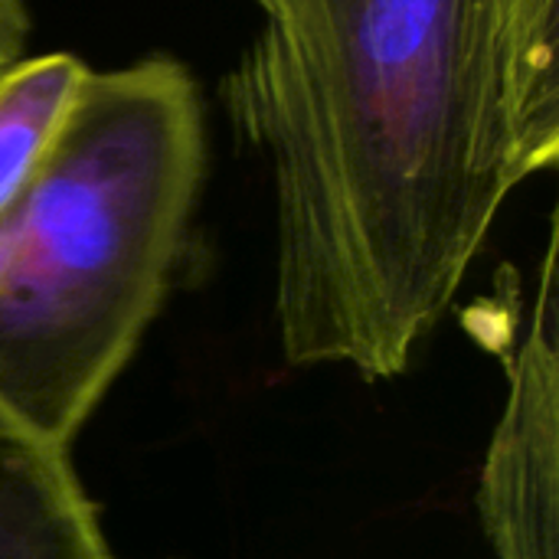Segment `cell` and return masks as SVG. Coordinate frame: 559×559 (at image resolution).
I'll return each mask as SVG.
<instances>
[{"label": "cell", "instance_id": "obj_1", "mask_svg": "<svg viewBox=\"0 0 559 559\" xmlns=\"http://www.w3.org/2000/svg\"><path fill=\"white\" fill-rule=\"evenodd\" d=\"M223 82L275 193L285 360L400 377L559 157V0H252Z\"/></svg>", "mask_w": 559, "mask_h": 559}, {"label": "cell", "instance_id": "obj_2", "mask_svg": "<svg viewBox=\"0 0 559 559\" xmlns=\"http://www.w3.org/2000/svg\"><path fill=\"white\" fill-rule=\"evenodd\" d=\"M206 170L190 69L88 75L39 174L0 210V406L72 445L157 318Z\"/></svg>", "mask_w": 559, "mask_h": 559}, {"label": "cell", "instance_id": "obj_3", "mask_svg": "<svg viewBox=\"0 0 559 559\" xmlns=\"http://www.w3.org/2000/svg\"><path fill=\"white\" fill-rule=\"evenodd\" d=\"M557 229L531 331L511 357V390L481 472V521L498 559H559Z\"/></svg>", "mask_w": 559, "mask_h": 559}, {"label": "cell", "instance_id": "obj_4", "mask_svg": "<svg viewBox=\"0 0 559 559\" xmlns=\"http://www.w3.org/2000/svg\"><path fill=\"white\" fill-rule=\"evenodd\" d=\"M0 559H121L69 449L0 406Z\"/></svg>", "mask_w": 559, "mask_h": 559}, {"label": "cell", "instance_id": "obj_5", "mask_svg": "<svg viewBox=\"0 0 559 559\" xmlns=\"http://www.w3.org/2000/svg\"><path fill=\"white\" fill-rule=\"evenodd\" d=\"M92 69L72 52L20 59L0 75V210L49 160L66 134Z\"/></svg>", "mask_w": 559, "mask_h": 559}, {"label": "cell", "instance_id": "obj_6", "mask_svg": "<svg viewBox=\"0 0 559 559\" xmlns=\"http://www.w3.org/2000/svg\"><path fill=\"white\" fill-rule=\"evenodd\" d=\"M26 39H29L26 0H0V75L23 59Z\"/></svg>", "mask_w": 559, "mask_h": 559}]
</instances>
